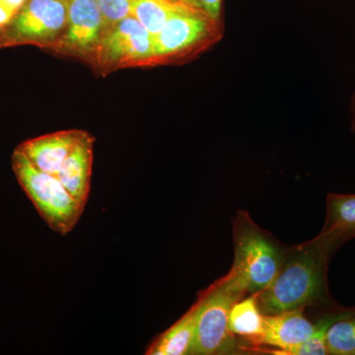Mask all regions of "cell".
<instances>
[{
  "label": "cell",
  "mask_w": 355,
  "mask_h": 355,
  "mask_svg": "<svg viewBox=\"0 0 355 355\" xmlns=\"http://www.w3.org/2000/svg\"><path fill=\"white\" fill-rule=\"evenodd\" d=\"M333 253L317 239L286 249L275 279L258 293L263 315L330 304L328 263Z\"/></svg>",
  "instance_id": "6da1fadb"
},
{
  "label": "cell",
  "mask_w": 355,
  "mask_h": 355,
  "mask_svg": "<svg viewBox=\"0 0 355 355\" xmlns=\"http://www.w3.org/2000/svg\"><path fill=\"white\" fill-rule=\"evenodd\" d=\"M246 293L241 277L232 270L198 293L200 307L193 354H230L237 352L235 336L229 330V315L233 305Z\"/></svg>",
  "instance_id": "7a4b0ae2"
},
{
  "label": "cell",
  "mask_w": 355,
  "mask_h": 355,
  "mask_svg": "<svg viewBox=\"0 0 355 355\" xmlns=\"http://www.w3.org/2000/svg\"><path fill=\"white\" fill-rule=\"evenodd\" d=\"M234 261L231 270L241 277L247 293L263 291L275 279L286 250L268 231L239 210L233 220Z\"/></svg>",
  "instance_id": "3957f363"
},
{
  "label": "cell",
  "mask_w": 355,
  "mask_h": 355,
  "mask_svg": "<svg viewBox=\"0 0 355 355\" xmlns=\"http://www.w3.org/2000/svg\"><path fill=\"white\" fill-rule=\"evenodd\" d=\"M12 168L20 186L49 227L62 236L71 232L84 209L58 178L37 169L17 148L12 155Z\"/></svg>",
  "instance_id": "277c9868"
},
{
  "label": "cell",
  "mask_w": 355,
  "mask_h": 355,
  "mask_svg": "<svg viewBox=\"0 0 355 355\" xmlns=\"http://www.w3.org/2000/svg\"><path fill=\"white\" fill-rule=\"evenodd\" d=\"M220 21L202 9L184 6L173 14L164 28L153 36L154 64H162L193 57L218 42Z\"/></svg>",
  "instance_id": "5b68a950"
},
{
  "label": "cell",
  "mask_w": 355,
  "mask_h": 355,
  "mask_svg": "<svg viewBox=\"0 0 355 355\" xmlns=\"http://www.w3.org/2000/svg\"><path fill=\"white\" fill-rule=\"evenodd\" d=\"M67 22V0H27L13 20L0 29V48L18 44L53 48Z\"/></svg>",
  "instance_id": "8992f818"
},
{
  "label": "cell",
  "mask_w": 355,
  "mask_h": 355,
  "mask_svg": "<svg viewBox=\"0 0 355 355\" xmlns=\"http://www.w3.org/2000/svg\"><path fill=\"white\" fill-rule=\"evenodd\" d=\"M91 55L104 70L155 65L153 36L130 15L105 31Z\"/></svg>",
  "instance_id": "52a82bcc"
},
{
  "label": "cell",
  "mask_w": 355,
  "mask_h": 355,
  "mask_svg": "<svg viewBox=\"0 0 355 355\" xmlns=\"http://www.w3.org/2000/svg\"><path fill=\"white\" fill-rule=\"evenodd\" d=\"M106 31L95 0H67V22L55 49L72 55H91Z\"/></svg>",
  "instance_id": "ba28073f"
},
{
  "label": "cell",
  "mask_w": 355,
  "mask_h": 355,
  "mask_svg": "<svg viewBox=\"0 0 355 355\" xmlns=\"http://www.w3.org/2000/svg\"><path fill=\"white\" fill-rule=\"evenodd\" d=\"M303 308L286 311L277 314L265 315L263 331L254 345H265L275 347V354L305 343L316 334L320 322L312 323L304 316Z\"/></svg>",
  "instance_id": "9c48e42d"
},
{
  "label": "cell",
  "mask_w": 355,
  "mask_h": 355,
  "mask_svg": "<svg viewBox=\"0 0 355 355\" xmlns=\"http://www.w3.org/2000/svg\"><path fill=\"white\" fill-rule=\"evenodd\" d=\"M85 135L84 130H62L26 140L17 149L37 169L57 176L64 161Z\"/></svg>",
  "instance_id": "30bf717a"
},
{
  "label": "cell",
  "mask_w": 355,
  "mask_h": 355,
  "mask_svg": "<svg viewBox=\"0 0 355 355\" xmlns=\"http://www.w3.org/2000/svg\"><path fill=\"white\" fill-rule=\"evenodd\" d=\"M355 237V193H329L327 216L321 233L315 239L331 253Z\"/></svg>",
  "instance_id": "8fae6325"
},
{
  "label": "cell",
  "mask_w": 355,
  "mask_h": 355,
  "mask_svg": "<svg viewBox=\"0 0 355 355\" xmlns=\"http://www.w3.org/2000/svg\"><path fill=\"white\" fill-rule=\"evenodd\" d=\"M94 142V137L86 132L57 174L58 180L83 209L90 193Z\"/></svg>",
  "instance_id": "7c38bea8"
},
{
  "label": "cell",
  "mask_w": 355,
  "mask_h": 355,
  "mask_svg": "<svg viewBox=\"0 0 355 355\" xmlns=\"http://www.w3.org/2000/svg\"><path fill=\"white\" fill-rule=\"evenodd\" d=\"M200 298L181 319L159 335L146 349L148 355H188L193 354L196 327L200 312Z\"/></svg>",
  "instance_id": "4fadbf2b"
},
{
  "label": "cell",
  "mask_w": 355,
  "mask_h": 355,
  "mask_svg": "<svg viewBox=\"0 0 355 355\" xmlns=\"http://www.w3.org/2000/svg\"><path fill=\"white\" fill-rule=\"evenodd\" d=\"M263 317L259 307L258 293L250 294L249 297H243L231 308L229 330L253 343L263 334Z\"/></svg>",
  "instance_id": "5bb4252c"
},
{
  "label": "cell",
  "mask_w": 355,
  "mask_h": 355,
  "mask_svg": "<svg viewBox=\"0 0 355 355\" xmlns=\"http://www.w3.org/2000/svg\"><path fill=\"white\" fill-rule=\"evenodd\" d=\"M184 6H189L179 0H132L130 15L154 36L164 28L173 14Z\"/></svg>",
  "instance_id": "9a60e30c"
},
{
  "label": "cell",
  "mask_w": 355,
  "mask_h": 355,
  "mask_svg": "<svg viewBox=\"0 0 355 355\" xmlns=\"http://www.w3.org/2000/svg\"><path fill=\"white\" fill-rule=\"evenodd\" d=\"M329 354L355 355V307L345 308L327 331Z\"/></svg>",
  "instance_id": "2e32d148"
},
{
  "label": "cell",
  "mask_w": 355,
  "mask_h": 355,
  "mask_svg": "<svg viewBox=\"0 0 355 355\" xmlns=\"http://www.w3.org/2000/svg\"><path fill=\"white\" fill-rule=\"evenodd\" d=\"M106 30L132 13V0H95Z\"/></svg>",
  "instance_id": "e0dca14e"
},
{
  "label": "cell",
  "mask_w": 355,
  "mask_h": 355,
  "mask_svg": "<svg viewBox=\"0 0 355 355\" xmlns=\"http://www.w3.org/2000/svg\"><path fill=\"white\" fill-rule=\"evenodd\" d=\"M200 8L212 19L220 21L222 0H198Z\"/></svg>",
  "instance_id": "ac0fdd59"
},
{
  "label": "cell",
  "mask_w": 355,
  "mask_h": 355,
  "mask_svg": "<svg viewBox=\"0 0 355 355\" xmlns=\"http://www.w3.org/2000/svg\"><path fill=\"white\" fill-rule=\"evenodd\" d=\"M179 1L183 2V3L187 4V6L195 7V8L202 9L200 8L198 0H179Z\"/></svg>",
  "instance_id": "d6986e66"
},
{
  "label": "cell",
  "mask_w": 355,
  "mask_h": 355,
  "mask_svg": "<svg viewBox=\"0 0 355 355\" xmlns=\"http://www.w3.org/2000/svg\"><path fill=\"white\" fill-rule=\"evenodd\" d=\"M352 132L355 133V94L352 97Z\"/></svg>",
  "instance_id": "ffe728a7"
}]
</instances>
